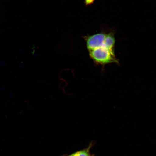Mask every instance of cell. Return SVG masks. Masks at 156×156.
Here are the masks:
<instances>
[{
    "label": "cell",
    "instance_id": "cell-3",
    "mask_svg": "<svg viewBox=\"0 0 156 156\" xmlns=\"http://www.w3.org/2000/svg\"><path fill=\"white\" fill-rule=\"evenodd\" d=\"M115 39L112 33L106 34L103 46L108 49L114 51V47L115 44Z\"/></svg>",
    "mask_w": 156,
    "mask_h": 156
},
{
    "label": "cell",
    "instance_id": "cell-5",
    "mask_svg": "<svg viewBox=\"0 0 156 156\" xmlns=\"http://www.w3.org/2000/svg\"><path fill=\"white\" fill-rule=\"evenodd\" d=\"M95 0H85L86 5H88L92 4Z\"/></svg>",
    "mask_w": 156,
    "mask_h": 156
},
{
    "label": "cell",
    "instance_id": "cell-4",
    "mask_svg": "<svg viewBox=\"0 0 156 156\" xmlns=\"http://www.w3.org/2000/svg\"><path fill=\"white\" fill-rule=\"evenodd\" d=\"M93 144V142H91L88 147L85 149L80 150L75 153H72L69 155L65 156H94L91 155L90 151L91 148L92 147Z\"/></svg>",
    "mask_w": 156,
    "mask_h": 156
},
{
    "label": "cell",
    "instance_id": "cell-2",
    "mask_svg": "<svg viewBox=\"0 0 156 156\" xmlns=\"http://www.w3.org/2000/svg\"><path fill=\"white\" fill-rule=\"evenodd\" d=\"M106 34L104 33H99L92 36L87 37L85 40L88 49L90 51L102 46Z\"/></svg>",
    "mask_w": 156,
    "mask_h": 156
},
{
    "label": "cell",
    "instance_id": "cell-1",
    "mask_svg": "<svg viewBox=\"0 0 156 156\" xmlns=\"http://www.w3.org/2000/svg\"><path fill=\"white\" fill-rule=\"evenodd\" d=\"M89 55L95 63L99 65L119 63L114 51L111 50L105 47H101L89 51Z\"/></svg>",
    "mask_w": 156,
    "mask_h": 156
}]
</instances>
